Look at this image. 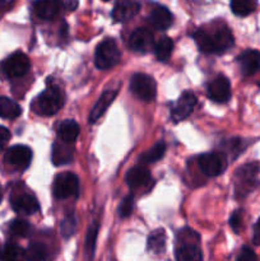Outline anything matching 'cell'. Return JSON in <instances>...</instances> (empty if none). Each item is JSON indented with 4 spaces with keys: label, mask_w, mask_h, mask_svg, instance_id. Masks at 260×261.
Wrapping results in <instances>:
<instances>
[{
    "label": "cell",
    "mask_w": 260,
    "mask_h": 261,
    "mask_svg": "<svg viewBox=\"0 0 260 261\" xmlns=\"http://www.w3.org/2000/svg\"><path fill=\"white\" fill-rule=\"evenodd\" d=\"M193 38L204 54H223L235 45L233 35L224 23L213 25V31L199 28L194 32Z\"/></svg>",
    "instance_id": "6da1fadb"
},
{
    "label": "cell",
    "mask_w": 260,
    "mask_h": 261,
    "mask_svg": "<svg viewBox=\"0 0 260 261\" xmlns=\"http://www.w3.org/2000/svg\"><path fill=\"white\" fill-rule=\"evenodd\" d=\"M259 162H249L239 167L235 172V195L237 199H245L252 193L257 186L259 175Z\"/></svg>",
    "instance_id": "7a4b0ae2"
},
{
    "label": "cell",
    "mask_w": 260,
    "mask_h": 261,
    "mask_svg": "<svg viewBox=\"0 0 260 261\" xmlns=\"http://www.w3.org/2000/svg\"><path fill=\"white\" fill-rule=\"evenodd\" d=\"M64 105V93L58 87L50 86L46 88L33 102V110L41 116L55 115Z\"/></svg>",
    "instance_id": "3957f363"
},
{
    "label": "cell",
    "mask_w": 260,
    "mask_h": 261,
    "mask_svg": "<svg viewBox=\"0 0 260 261\" xmlns=\"http://www.w3.org/2000/svg\"><path fill=\"white\" fill-rule=\"evenodd\" d=\"M178 246L176 247V261H203V254L199 247V236L191 229H184L178 234Z\"/></svg>",
    "instance_id": "277c9868"
},
{
    "label": "cell",
    "mask_w": 260,
    "mask_h": 261,
    "mask_svg": "<svg viewBox=\"0 0 260 261\" xmlns=\"http://www.w3.org/2000/svg\"><path fill=\"white\" fill-rule=\"evenodd\" d=\"M121 59V53L112 38L102 41L94 53V64L101 70H107L116 65Z\"/></svg>",
    "instance_id": "5b68a950"
},
{
    "label": "cell",
    "mask_w": 260,
    "mask_h": 261,
    "mask_svg": "<svg viewBox=\"0 0 260 261\" xmlns=\"http://www.w3.org/2000/svg\"><path fill=\"white\" fill-rule=\"evenodd\" d=\"M130 91L137 98L143 101H153L157 94V84L154 79L147 74H134L130 79Z\"/></svg>",
    "instance_id": "8992f818"
},
{
    "label": "cell",
    "mask_w": 260,
    "mask_h": 261,
    "mask_svg": "<svg viewBox=\"0 0 260 261\" xmlns=\"http://www.w3.org/2000/svg\"><path fill=\"white\" fill-rule=\"evenodd\" d=\"M79 180L71 172H63L58 175L53 184V193L58 199H68L78 194Z\"/></svg>",
    "instance_id": "52a82bcc"
},
{
    "label": "cell",
    "mask_w": 260,
    "mask_h": 261,
    "mask_svg": "<svg viewBox=\"0 0 260 261\" xmlns=\"http://www.w3.org/2000/svg\"><path fill=\"white\" fill-rule=\"evenodd\" d=\"M199 167L201 172L209 177L222 175L227 168L226 155L219 152L204 153L199 157Z\"/></svg>",
    "instance_id": "ba28073f"
},
{
    "label": "cell",
    "mask_w": 260,
    "mask_h": 261,
    "mask_svg": "<svg viewBox=\"0 0 260 261\" xmlns=\"http://www.w3.org/2000/svg\"><path fill=\"white\" fill-rule=\"evenodd\" d=\"M31 68V61L28 56L23 53H14L5 59L3 63V70L9 78H20L25 75Z\"/></svg>",
    "instance_id": "9c48e42d"
},
{
    "label": "cell",
    "mask_w": 260,
    "mask_h": 261,
    "mask_svg": "<svg viewBox=\"0 0 260 261\" xmlns=\"http://www.w3.org/2000/svg\"><path fill=\"white\" fill-rule=\"evenodd\" d=\"M196 103H198V99H196V96L193 92H184V93L178 97L176 103L172 106V110H171V117H172L173 121L180 122L183 121V120L188 119V117L193 114Z\"/></svg>",
    "instance_id": "30bf717a"
},
{
    "label": "cell",
    "mask_w": 260,
    "mask_h": 261,
    "mask_svg": "<svg viewBox=\"0 0 260 261\" xmlns=\"http://www.w3.org/2000/svg\"><path fill=\"white\" fill-rule=\"evenodd\" d=\"M206 93L212 101L217 103H226L231 98V84H229L228 78L224 75L216 76L208 84Z\"/></svg>",
    "instance_id": "8fae6325"
},
{
    "label": "cell",
    "mask_w": 260,
    "mask_h": 261,
    "mask_svg": "<svg viewBox=\"0 0 260 261\" xmlns=\"http://www.w3.org/2000/svg\"><path fill=\"white\" fill-rule=\"evenodd\" d=\"M240 70L244 76H251L260 70V51L247 48L242 51L236 59Z\"/></svg>",
    "instance_id": "7c38bea8"
},
{
    "label": "cell",
    "mask_w": 260,
    "mask_h": 261,
    "mask_svg": "<svg viewBox=\"0 0 260 261\" xmlns=\"http://www.w3.org/2000/svg\"><path fill=\"white\" fill-rule=\"evenodd\" d=\"M4 161L10 166L24 170L32 161V150L25 145H14L9 148L4 155Z\"/></svg>",
    "instance_id": "4fadbf2b"
},
{
    "label": "cell",
    "mask_w": 260,
    "mask_h": 261,
    "mask_svg": "<svg viewBox=\"0 0 260 261\" xmlns=\"http://www.w3.org/2000/svg\"><path fill=\"white\" fill-rule=\"evenodd\" d=\"M127 45H129L130 50L135 51V53H148L154 45L153 33L147 28H138L130 35Z\"/></svg>",
    "instance_id": "5bb4252c"
},
{
    "label": "cell",
    "mask_w": 260,
    "mask_h": 261,
    "mask_svg": "<svg viewBox=\"0 0 260 261\" xmlns=\"http://www.w3.org/2000/svg\"><path fill=\"white\" fill-rule=\"evenodd\" d=\"M139 10L140 3L138 0H116L112 9V18L115 22H127L133 19Z\"/></svg>",
    "instance_id": "9a60e30c"
},
{
    "label": "cell",
    "mask_w": 260,
    "mask_h": 261,
    "mask_svg": "<svg viewBox=\"0 0 260 261\" xmlns=\"http://www.w3.org/2000/svg\"><path fill=\"white\" fill-rule=\"evenodd\" d=\"M33 9L37 17L45 20H53L59 15L61 3L59 0H36Z\"/></svg>",
    "instance_id": "2e32d148"
},
{
    "label": "cell",
    "mask_w": 260,
    "mask_h": 261,
    "mask_svg": "<svg viewBox=\"0 0 260 261\" xmlns=\"http://www.w3.org/2000/svg\"><path fill=\"white\" fill-rule=\"evenodd\" d=\"M150 181V172L143 166H135V167L130 168L127 171L126 176H125V182L127 184L132 190H137V189L143 188L147 185Z\"/></svg>",
    "instance_id": "e0dca14e"
},
{
    "label": "cell",
    "mask_w": 260,
    "mask_h": 261,
    "mask_svg": "<svg viewBox=\"0 0 260 261\" xmlns=\"http://www.w3.org/2000/svg\"><path fill=\"white\" fill-rule=\"evenodd\" d=\"M12 208L17 213L23 214H35L38 212L40 205H38L37 199L30 194H20V195L12 198Z\"/></svg>",
    "instance_id": "ac0fdd59"
},
{
    "label": "cell",
    "mask_w": 260,
    "mask_h": 261,
    "mask_svg": "<svg viewBox=\"0 0 260 261\" xmlns=\"http://www.w3.org/2000/svg\"><path fill=\"white\" fill-rule=\"evenodd\" d=\"M149 20L154 28H157V30L160 31H166L172 25L173 15L166 7L157 5V7L150 12Z\"/></svg>",
    "instance_id": "d6986e66"
},
{
    "label": "cell",
    "mask_w": 260,
    "mask_h": 261,
    "mask_svg": "<svg viewBox=\"0 0 260 261\" xmlns=\"http://www.w3.org/2000/svg\"><path fill=\"white\" fill-rule=\"evenodd\" d=\"M117 91H112V89H109V91H105L103 93L99 96V98L97 99L96 105L92 109L91 114H89V122H96L105 112L107 111L111 103L114 102V99L116 98Z\"/></svg>",
    "instance_id": "ffe728a7"
},
{
    "label": "cell",
    "mask_w": 260,
    "mask_h": 261,
    "mask_svg": "<svg viewBox=\"0 0 260 261\" xmlns=\"http://www.w3.org/2000/svg\"><path fill=\"white\" fill-rule=\"evenodd\" d=\"M70 143L65 142H55L53 145V153H51V160L55 166L65 165L73 160L74 149L70 147Z\"/></svg>",
    "instance_id": "44dd1931"
},
{
    "label": "cell",
    "mask_w": 260,
    "mask_h": 261,
    "mask_svg": "<svg viewBox=\"0 0 260 261\" xmlns=\"http://www.w3.org/2000/svg\"><path fill=\"white\" fill-rule=\"evenodd\" d=\"M79 132H81L79 125L74 120H64L58 127V137L60 138L61 142L71 144L78 138Z\"/></svg>",
    "instance_id": "7402d4cb"
},
{
    "label": "cell",
    "mask_w": 260,
    "mask_h": 261,
    "mask_svg": "<svg viewBox=\"0 0 260 261\" xmlns=\"http://www.w3.org/2000/svg\"><path fill=\"white\" fill-rule=\"evenodd\" d=\"M22 114L19 105L8 97H0V117L8 120L17 119Z\"/></svg>",
    "instance_id": "603a6c76"
},
{
    "label": "cell",
    "mask_w": 260,
    "mask_h": 261,
    "mask_svg": "<svg viewBox=\"0 0 260 261\" xmlns=\"http://www.w3.org/2000/svg\"><path fill=\"white\" fill-rule=\"evenodd\" d=\"M148 251L153 254H162L166 249V232L163 229H155L148 236Z\"/></svg>",
    "instance_id": "cb8c5ba5"
},
{
    "label": "cell",
    "mask_w": 260,
    "mask_h": 261,
    "mask_svg": "<svg viewBox=\"0 0 260 261\" xmlns=\"http://www.w3.org/2000/svg\"><path fill=\"white\" fill-rule=\"evenodd\" d=\"M256 7L257 0H231V10L237 17H247Z\"/></svg>",
    "instance_id": "d4e9b609"
},
{
    "label": "cell",
    "mask_w": 260,
    "mask_h": 261,
    "mask_svg": "<svg viewBox=\"0 0 260 261\" xmlns=\"http://www.w3.org/2000/svg\"><path fill=\"white\" fill-rule=\"evenodd\" d=\"M173 50V41L170 37H162L154 46L155 56L160 61H166L170 59Z\"/></svg>",
    "instance_id": "484cf974"
},
{
    "label": "cell",
    "mask_w": 260,
    "mask_h": 261,
    "mask_svg": "<svg viewBox=\"0 0 260 261\" xmlns=\"http://www.w3.org/2000/svg\"><path fill=\"white\" fill-rule=\"evenodd\" d=\"M3 261H25V251L14 244L5 245L2 252Z\"/></svg>",
    "instance_id": "4316f807"
},
{
    "label": "cell",
    "mask_w": 260,
    "mask_h": 261,
    "mask_svg": "<svg viewBox=\"0 0 260 261\" xmlns=\"http://www.w3.org/2000/svg\"><path fill=\"white\" fill-rule=\"evenodd\" d=\"M99 224L98 222L94 221L92 222V224L89 226L88 231H87L86 236V254L89 257V260H92L94 255V249H96V241H97V233H98Z\"/></svg>",
    "instance_id": "83f0119b"
},
{
    "label": "cell",
    "mask_w": 260,
    "mask_h": 261,
    "mask_svg": "<svg viewBox=\"0 0 260 261\" xmlns=\"http://www.w3.org/2000/svg\"><path fill=\"white\" fill-rule=\"evenodd\" d=\"M46 257H47V249L40 242L31 244L25 251V261H46Z\"/></svg>",
    "instance_id": "f1b7e54d"
},
{
    "label": "cell",
    "mask_w": 260,
    "mask_h": 261,
    "mask_svg": "<svg viewBox=\"0 0 260 261\" xmlns=\"http://www.w3.org/2000/svg\"><path fill=\"white\" fill-rule=\"evenodd\" d=\"M165 152L166 144L163 142H158L140 157V161L144 163H154L157 162V161H160L161 158L165 155Z\"/></svg>",
    "instance_id": "f546056e"
},
{
    "label": "cell",
    "mask_w": 260,
    "mask_h": 261,
    "mask_svg": "<svg viewBox=\"0 0 260 261\" xmlns=\"http://www.w3.org/2000/svg\"><path fill=\"white\" fill-rule=\"evenodd\" d=\"M9 229L10 233H12L13 236L27 237L28 234H30L32 227H31V224L28 223V222L22 221V219H15V221H13L12 223H10Z\"/></svg>",
    "instance_id": "4dcf8cb0"
},
{
    "label": "cell",
    "mask_w": 260,
    "mask_h": 261,
    "mask_svg": "<svg viewBox=\"0 0 260 261\" xmlns=\"http://www.w3.org/2000/svg\"><path fill=\"white\" fill-rule=\"evenodd\" d=\"M229 226L235 233L239 234L241 232L242 226H244V211L242 209H237L232 213V216L229 217Z\"/></svg>",
    "instance_id": "1f68e13d"
},
{
    "label": "cell",
    "mask_w": 260,
    "mask_h": 261,
    "mask_svg": "<svg viewBox=\"0 0 260 261\" xmlns=\"http://www.w3.org/2000/svg\"><path fill=\"white\" fill-rule=\"evenodd\" d=\"M133 209H134V196L127 195L126 198H124V200L121 201V204H120V217H121V218H127V217L132 216Z\"/></svg>",
    "instance_id": "d6a6232c"
},
{
    "label": "cell",
    "mask_w": 260,
    "mask_h": 261,
    "mask_svg": "<svg viewBox=\"0 0 260 261\" xmlns=\"http://www.w3.org/2000/svg\"><path fill=\"white\" fill-rule=\"evenodd\" d=\"M75 228H76L75 218H74L71 214H69V216L61 222V227H60L61 233H63L64 237H70L71 234L75 232Z\"/></svg>",
    "instance_id": "836d02e7"
},
{
    "label": "cell",
    "mask_w": 260,
    "mask_h": 261,
    "mask_svg": "<svg viewBox=\"0 0 260 261\" xmlns=\"http://www.w3.org/2000/svg\"><path fill=\"white\" fill-rule=\"evenodd\" d=\"M236 261H257V256L251 247L244 246L240 251Z\"/></svg>",
    "instance_id": "e575fe53"
},
{
    "label": "cell",
    "mask_w": 260,
    "mask_h": 261,
    "mask_svg": "<svg viewBox=\"0 0 260 261\" xmlns=\"http://www.w3.org/2000/svg\"><path fill=\"white\" fill-rule=\"evenodd\" d=\"M10 139V132L4 126H0V150L4 149L7 143Z\"/></svg>",
    "instance_id": "d590c367"
},
{
    "label": "cell",
    "mask_w": 260,
    "mask_h": 261,
    "mask_svg": "<svg viewBox=\"0 0 260 261\" xmlns=\"http://www.w3.org/2000/svg\"><path fill=\"white\" fill-rule=\"evenodd\" d=\"M252 242L255 245H260V218L254 224V234H252Z\"/></svg>",
    "instance_id": "8d00e7d4"
},
{
    "label": "cell",
    "mask_w": 260,
    "mask_h": 261,
    "mask_svg": "<svg viewBox=\"0 0 260 261\" xmlns=\"http://www.w3.org/2000/svg\"><path fill=\"white\" fill-rule=\"evenodd\" d=\"M15 0H0V13H5L14 5Z\"/></svg>",
    "instance_id": "74e56055"
},
{
    "label": "cell",
    "mask_w": 260,
    "mask_h": 261,
    "mask_svg": "<svg viewBox=\"0 0 260 261\" xmlns=\"http://www.w3.org/2000/svg\"><path fill=\"white\" fill-rule=\"evenodd\" d=\"M78 5V2L76 0H66L65 2V8L69 10H74Z\"/></svg>",
    "instance_id": "f35d334b"
},
{
    "label": "cell",
    "mask_w": 260,
    "mask_h": 261,
    "mask_svg": "<svg viewBox=\"0 0 260 261\" xmlns=\"http://www.w3.org/2000/svg\"><path fill=\"white\" fill-rule=\"evenodd\" d=\"M102 2H110V0H102Z\"/></svg>",
    "instance_id": "ab89813d"
},
{
    "label": "cell",
    "mask_w": 260,
    "mask_h": 261,
    "mask_svg": "<svg viewBox=\"0 0 260 261\" xmlns=\"http://www.w3.org/2000/svg\"><path fill=\"white\" fill-rule=\"evenodd\" d=\"M257 84H259V87H260V82H259V83H257Z\"/></svg>",
    "instance_id": "60d3db41"
}]
</instances>
